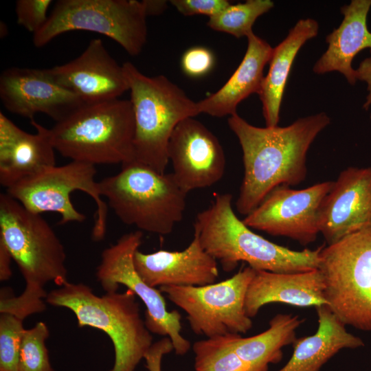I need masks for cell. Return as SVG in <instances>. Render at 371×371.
Here are the masks:
<instances>
[{"label":"cell","mask_w":371,"mask_h":371,"mask_svg":"<svg viewBox=\"0 0 371 371\" xmlns=\"http://www.w3.org/2000/svg\"><path fill=\"white\" fill-rule=\"evenodd\" d=\"M243 151L244 177L236 207L247 215L275 188L297 186L307 175L308 150L318 135L330 124L321 112L300 117L289 126L258 127L235 113L227 120Z\"/></svg>","instance_id":"cell-1"},{"label":"cell","mask_w":371,"mask_h":371,"mask_svg":"<svg viewBox=\"0 0 371 371\" xmlns=\"http://www.w3.org/2000/svg\"><path fill=\"white\" fill-rule=\"evenodd\" d=\"M194 233L205 251L227 272L240 262L256 271L275 273L317 269L323 247L295 251L256 234L238 218L232 207V195L228 193L214 194L210 205L197 214Z\"/></svg>","instance_id":"cell-2"},{"label":"cell","mask_w":371,"mask_h":371,"mask_svg":"<svg viewBox=\"0 0 371 371\" xmlns=\"http://www.w3.org/2000/svg\"><path fill=\"white\" fill-rule=\"evenodd\" d=\"M45 301L70 309L79 327H93L109 337L115 352L109 371H135L153 344L136 295L131 290L98 296L87 284L67 281L49 292Z\"/></svg>","instance_id":"cell-3"},{"label":"cell","mask_w":371,"mask_h":371,"mask_svg":"<svg viewBox=\"0 0 371 371\" xmlns=\"http://www.w3.org/2000/svg\"><path fill=\"white\" fill-rule=\"evenodd\" d=\"M62 156L97 164L134 161L135 117L131 100L85 104L49 128Z\"/></svg>","instance_id":"cell-4"},{"label":"cell","mask_w":371,"mask_h":371,"mask_svg":"<svg viewBox=\"0 0 371 371\" xmlns=\"http://www.w3.org/2000/svg\"><path fill=\"white\" fill-rule=\"evenodd\" d=\"M102 197L120 220L138 230L167 235L181 221L187 192L172 173H159L132 161L99 181Z\"/></svg>","instance_id":"cell-5"},{"label":"cell","mask_w":371,"mask_h":371,"mask_svg":"<svg viewBox=\"0 0 371 371\" xmlns=\"http://www.w3.org/2000/svg\"><path fill=\"white\" fill-rule=\"evenodd\" d=\"M122 67L135 117L134 161L165 173L171 134L181 121L200 113L197 102L163 75L147 76L131 62Z\"/></svg>","instance_id":"cell-6"},{"label":"cell","mask_w":371,"mask_h":371,"mask_svg":"<svg viewBox=\"0 0 371 371\" xmlns=\"http://www.w3.org/2000/svg\"><path fill=\"white\" fill-rule=\"evenodd\" d=\"M318 269L326 305L345 325L371 331V226L323 245Z\"/></svg>","instance_id":"cell-7"},{"label":"cell","mask_w":371,"mask_h":371,"mask_svg":"<svg viewBox=\"0 0 371 371\" xmlns=\"http://www.w3.org/2000/svg\"><path fill=\"white\" fill-rule=\"evenodd\" d=\"M0 240L9 250L25 286L44 289L50 282L67 281L66 253L59 238L41 214L25 208L5 193L0 194Z\"/></svg>","instance_id":"cell-8"},{"label":"cell","mask_w":371,"mask_h":371,"mask_svg":"<svg viewBox=\"0 0 371 371\" xmlns=\"http://www.w3.org/2000/svg\"><path fill=\"white\" fill-rule=\"evenodd\" d=\"M146 18L142 1L60 0L33 35V43L42 47L63 33L85 30L109 37L131 56H137L147 41Z\"/></svg>","instance_id":"cell-9"},{"label":"cell","mask_w":371,"mask_h":371,"mask_svg":"<svg viewBox=\"0 0 371 371\" xmlns=\"http://www.w3.org/2000/svg\"><path fill=\"white\" fill-rule=\"evenodd\" d=\"M96 172L93 164L71 161L25 178L7 188L6 193L34 213H58L60 225L80 223L86 219L75 208L70 196L77 190L87 194L96 205L91 238L98 242L102 240L106 234L108 205L102 199L99 181L95 180Z\"/></svg>","instance_id":"cell-10"},{"label":"cell","mask_w":371,"mask_h":371,"mask_svg":"<svg viewBox=\"0 0 371 371\" xmlns=\"http://www.w3.org/2000/svg\"><path fill=\"white\" fill-rule=\"evenodd\" d=\"M255 270L247 266L223 281L200 286H164L159 291L187 314L192 330L206 338L245 334L253 326L245 311Z\"/></svg>","instance_id":"cell-11"},{"label":"cell","mask_w":371,"mask_h":371,"mask_svg":"<svg viewBox=\"0 0 371 371\" xmlns=\"http://www.w3.org/2000/svg\"><path fill=\"white\" fill-rule=\"evenodd\" d=\"M143 233L136 230L122 235L117 242L101 254L95 276L106 293L117 291L126 286L144 302L145 324L154 334L170 339L175 352L186 354L190 342L181 335V315L176 310H167L162 293L148 285L139 276L134 265V255L142 243Z\"/></svg>","instance_id":"cell-12"},{"label":"cell","mask_w":371,"mask_h":371,"mask_svg":"<svg viewBox=\"0 0 371 371\" xmlns=\"http://www.w3.org/2000/svg\"><path fill=\"white\" fill-rule=\"evenodd\" d=\"M333 184L326 181L301 190L277 186L243 221L251 229L308 245L319 234L318 210Z\"/></svg>","instance_id":"cell-13"},{"label":"cell","mask_w":371,"mask_h":371,"mask_svg":"<svg viewBox=\"0 0 371 371\" xmlns=\"http://www.w3.org/2000/svg\"><path fill=\"white\" fill-rule=\"evenodd\" d=\"M167 153L172 173L187 193L214 185L225 174V156L219 140L194 117L176 126Z\"/></svg>","instance_id":"cell-14"},{"label":"cell","mask_w":371,"mask_h":371,"mask_svg":"<svg viewBox=\"0 0 371 371\" xmlns=\"http://www.w3.org/2000/svg\"><path fill=\"white\" fill-rule=\"evenodd\" d=\"M0 98L12 113L34 120L44 113L59 122L85 103L55 82L45 69L10 67L0 76Z\"/></svg>","instance_id":"cell-15"},{"label":"cell","mask_w":371,"mask_h":371,"mask_svg":"<svg viewBox=\"0 0 371 371\" xmlns=\"http://www.w3.org/2000/svg\"><path fill=\"white\" fill-rule=\"evenodd\" d=\"M45 69L55 82L85 104L118 99L128 91L122 65L110 55L100 38L91 40L75 59Z\"/></svg>","instance_id":"cell-16"},{"label":"cell","mask_w":371,"mask_h":371,"mask_svg":"<svg viewBox=\"0 0 371 371\" xmlns=\"http://www.w3.org/2000/svg\"><path fill=\"white\" fill-rule=\"evenodd\" d=\"M371 226V167L343 170L318 210L319 233L328 245Z\"/></svg>","instance_id":"cell-17"},{"label":"cell","mask_w":371,"mask_h":371,"mask_svg":"<svg viewBox=\"0 0 371 371\" xmlns=\"http://www.w3.org/2000/svg\"><path fill=\"white\" fill-rule=\"evenodd\" d=\"M134 265L150 286H200L214 283L218 278V262L203 248L198 236L182 251L159 250L144 254L139 249Z\"/></svg>","instance_id":"cell-18"},{"label":"cell","mask_w":371,"mask_h":371,"mask_svg":"<svg viewBox=\"0 0 371 371\" xmlns=\"http://www.w3.org/2000/svg\"><path fill=\"white\" fill-rule=\"evenodd\" d=\"M36 133H29L0 113V183L5 189L56 165L49 128L30 120Z\"/></svg>","instance_id":"cell-19"},{"label":"cell","mask_w":371,"mask_h":371,"mask_svg":"<svg viewBox=\"0 0 371 371\" xmlns=\"http://www.w3.org/2000/svg\"><path fill=\"white\" fill-rule=\"evenodd\" d=\"M271 303L297 307L326 304L320 271L282 273L255 270L245 296V313L253 318L263 306Z\"/></svg>","instance_id":"cell-20"},{"label":"cell","mask_w":371,"mask_h":371,"mask_svg":"<svg viewBox=\"0 0 371 371\" xmlns=\"http://www.w3.org/2000/svg\"><path fill=\"white\" fill-rule=\"evenodd\" d=\"M370 8L371 0H352L341 8L344 19L339 26L327 35L328 47L315 63V74L338 71L350 85L356 83V69L352 67L353 58L365 48H370L371 54V32L366 23Z\"/></svg>","instance_id":"cell-21"},{"label":"cell","mask_w":371,"mask_h":371,"mask_svg":"<svg viewBox=\"0 0 371 371\" xmlns=\"http://www.w3.org/2000/svg\"><path fill=\"white\" fill-rule=\"evenodd\" d=\"M247 48L243 60L215 93L197 102L200 113L221 117L236 113L239 103L252 93L259 95L265 76L263 70L269 63L273 47L253 32L247 36Z\"/></svg>","instance_id":"cell-22"},{"label":"cell","mask_w":371,"mask_h":371,"mask_svg":"<svg viewBox=\"0 0 371 371\" xmlns=\"http://www.w3.org/2000/svg\"><path fill=\"white\" fill-rule=\"evenodd\" d=\"M318 327L312 335L297 338L287 363L277 371H320L339 351L364 346L363 340L350 333L346 325L326 304L315 307Z\"/></svg>","instance_id":"cell-23"},{"label":"cell","mask_w":371,"mask_h":371,"mask_svg":"<svg viewBox=\"0 0 371 371\" xmlns=\"http://www.w3.org/2000/svg\"><path fill=\"white\" fill-rule=\"evenodd\" d=\"M319 32L317 21L300 19L286 38L273 49L269 69L259 93L266 126H278L282 99L293 60L300 48Z\"/></svg>","instance_id":"cell-24"},{"label":"cell","mask_w":371,"mask_h":371,"mask_svg":"<svg viewBox=\"0 0 371 371\" xmlns=\"http://www.w3.org/2000/svg\"><path fill=\"white\" fill-rule=\"evenodd\" d=\"M303 322L298 315L278 313L271 319L269 328L261 333L249 337L232 334L234 349L251 366L268 370L269 364L282 360V348L293 344L297 339L296 330Z\"/></svg>","instance_id":"cell-25"},{"label":"cell","mask_w":371,"mask_h":371,"mask_svg":"<svg viewBox=\"0 0 371 371\" xmlns=\"http://www.w3.org/2000/svg\"><path fill=\"white\" fill-rule=\"evenodd\" d=\"M231 335L194 343L195 371H268L255 368L242 359L234 349Z\"/></svg>","instance_id":"cell-26"},{"label":"cell","mask_w":371,"mask_h":371,"mask_svg":"<svg viewBox=\"0 0 371 371\" xmlns=\"http://www.w3.org/2000/svg\"><path fill=\"white\" fill-rule=\"evenodd\" d=\"M274 6L271 0H247L244 3H230L218 14L209 18L211 29L229 34L236 38L247 36L252 32L256 19Z\"/></svg>","instance_id":"cell-27"},{"label":"cell","mask_w":371,"mask_h":371,"mask_svg":"<svg viewBox=\"0 0 371 371\" xmlns=\"http://www.w3.org/2000/svg\"><path fill=\"white\" fill-rule=\"evenodd\" d=\"M49 335L43 322L24 329L19 352L18 371H54L49 358L45 340Z\"/></svg>","instance_id":"cell-28"},{"label":"cell","mask_w":371,"mask_h":371,"mask_svg":"<svg viewBox=\"0 0 371 371\" xmlns=\"http://www.w3.org/2000/svg\"><path fill=\"white\" fill-rule=\"evenodd\" d=\"M23 320L8 313L0 315V371H18Z\"/></svg>","instance_id":"cell-29"},{"label":"cell","mask_w":371,"mask_h":371,"mask_svg":"<svg viewBox=\"0 0 371 371\" xmlns=\"http://www.w3.org/2000/svg\"><path fill=\"white\" fill-rule=\"evenodd\" d=\"M47 293L44 289L25 287L19 296L13 295L8 289L1 290L0 313L12 315L21 320L27 316L42 313L46 309Z\"/></svg>","instance_id":"cell-30"},{"label":"cell","mask_w":371,"mask_h":371,"mask_svg":"<svg viewBox=\"0 0 371 371\" xmlns=\"http://www.w3.org/2000/svg\"><path fill=\"white\" fill-rule=\"evenodd\" d=\"M52 3L51 0H18L15 6L17 23L34 35L46 23Z\"/></svg>","instance_id":"cell-31"},{"label":"cell","mask_w":371,"mask_h":371,"mask_svg":"<svg viewBox=\"0 0 371 371\" xmlns=\"http://www.w3.org/2000/svg\"><path fill=\"white\" fill-rule=\"evenodd\" d=\"M215 63L212 52L203 46H194L183 54L181 66L184 74L192 78H200L211 71Z\"/></svg>","instance_id":"cell-32"},{"label":"cell","mask_w":371,"mask_h":371,"mask_svg":"<svg viewBox=\"0 0 371 371\" xmlns=\"http://www.w3.org/2000/svg\"><path fill=\"white\" fill-rule=\"evenodd\" d=\"M170 3L183 15L203 14L209 18L218 14L231 3L227 0H171Z\"/></svg>","instance_id":"cell-33"},{"label":"cell","mask_w":371,"mask_h":371,"mask_svg":"<svg viewBox=\"0 0 371 371\" xmlns=\"http://www.w3.org/2000/svg\"><path fill=\"white\" fill-rule=\"evenodd\" d=\"M173 350L172 343L168 337L153 343L144 359L146 361V368L148 371H161L164 356Z\"/></svg>","instance_id":"cell-34"},{"label":"cell","mask_w":371,"mask_h":371,"mask_svg":"<svg viewBox=\"0 0 371 371\" xmlns=\"http://www.w3.org/2000/svg\"><path fill=\"white\" fill-rule=\"evenodd\" d=\"M357 80L363 81L367 84L368 95L363 109L368 110L371 106V57L366 58L359 64L356 69Z\"/></svg>","instance_id":"cell-35"},{"label":"cell","mask_w":371,"mask_h":371,"mask_svg":"<svg viewBox=\"0 0 371 371\" xmlns=\"http://www.w3.org/2000/svg\"><path fill=\"white\" fill-rule=\"evenodd\" d=\"M12 256L4 243L0 240V280L5 281L10 278Z\"/></svg>","instance_id":"cell-36"},{"label":"cell","mask_w":371,"mask_h":371,"mask_svg":"<svg viewBox=\"0 0 371 371\" xmlns=\"http://www.w3.org/2000/svg\"><path fill=\"white\" fill-rule=\"evenodd\" d=\"M142 1L147 16L162 14L168 5L167 1L162 0H144Z\"/></svg>","instance_id":"cell-37"},{"label":"cell","mask_w":371,"mask_h":371,"mask_svg":"<svg viewBox=\"0 0 371 371\" xmlns=\"http://www.w3.org/2000/svg\"><path fill=\"white\" fill-rule=\"evenodd\" d=\"M370 120H371V113H370Z\"/></svg>","instance_id":"cell-38"},{"label":"cell","mask_w":371,"mask_h":371,"mask_svg":"<svg viewBox=\"0 0 371 371\" xmlns=\"http://www.w3.org/2000/svg\"></svg>","instance_id":"cell-39"}]
</instances>
